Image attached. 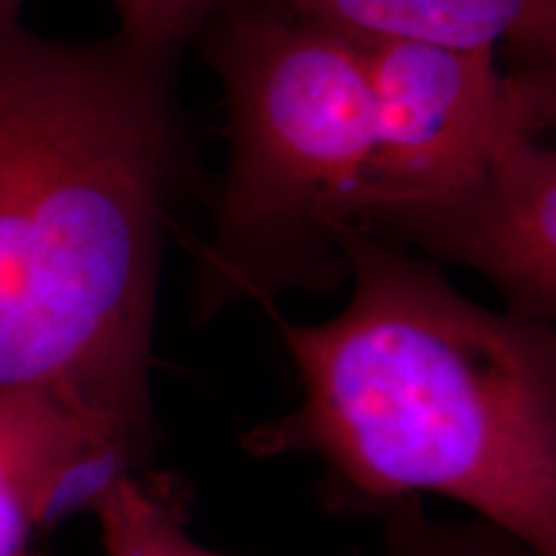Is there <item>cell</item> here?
Returning a JSON list of instances; mask_svg holds the SVG:
<instances>
[{"label":"cell","instance_id":"1","mask_svg":"<svg viewBox=\"0 0 556 556\" xmlns=\"http://www.w3.org/2000/svg\"><path fill=\"white\" fill-rule=\"evenodd\" d=\"M176 62L0 13V389L60 394L150 451L160 270L189 180Z\"/></svg>","mask_w":556,"mask_h":556},{"label":"cell","instance_id":"2","mask_svg":"<svg viewBox=\"0 0 556 556\" xmlns=\"http://www.w3.org/2000/svg\"><path fill=\"white\" fill-rule=\"evenodd\" d=\"M351 296L274 323L302 397L245 430L255 458L312 456L328 510L454 500L556 556L554 323L479 307L430 261L366 232L340 242Z\"/></svg>","mask_w":556,"mask_h":556},{"label":"cell","instance_id":"3","mask_svg":"<svg viewBox=\"0 0 556 556\" xmlns=\"http://www.w3.org/2000/svg\"><path fill=\"white\" fill-rule=\"evenodd\" d=\"M206 60L225 86L232 150L197 248L193 315L348 281L340 242L364 232L371 93L348 37L274 0H227Z\"/></svg>","mask_w":556,"mask_h":556},{"label":"cell","instance_id":"4","mask_svg":"<svg viewBox=\"0 0 556 556\" xmlns=\"http://www.w3.org/2000/svg\"><path fill=\"white\" fill-rule=\"evenodd\" d=\"M351 41L364 62L374 124L364 232L394 208L464 184L513 139L552 127L554 65L500 73L492 50Z\"/></svg>","mask_w":556,"mask_h":556},{"label":"cell","instance_id":"5","mask_svg":"<svg viewBox=\"0 0 556 556\" xmlns=\"http://www.w3.org/2000/svg\"><path fill=\"white\" fill-rule=\"evenodd\" d=\"M366 235L477 270L505 312L554 323L556 155L541 135L513 139L464 184L394 208Z\"/></svg>","mask_w":556,"mask_h":556},{"label":"cell","instance_id":"6","mask_svg":"<svg viewBox=\"0 0 556 556\" xmlns=\"http://www.w3.org/2000/svg\"><path fill=\"white\" fill-rule=\"evenodd\" d=\"M155 451L75 402L41 389H0V556H50L47 539L116 471Z\"/></svg>","mask_w":556,"mask_h":556},{"label":"cell","instance_id":"7","mask_svg":"<svg viewBox=\"0 0 556 556\" xmlns=\"http://www.w3.org/2000/svg\"><path fill=\"white\" fill-rule=\"evenodd\" d=\"M291 16L348 39H413L556 65V0H274Z\"/></svg>","mask_w":556,"mask_h":556},{"label":"cell","instance_id":"8","mask_svg":"<svg viewBox=\"0 0 556 556\" xmlns=\"http://www.w3.org/2000/svg\"><path fill=\"white\" fill-rule=\"evenodd\" d=\"M103 556H232L193 539V490L176 471L122 469L88 500Z\"/></svg>","mask_w":556,"mask_h":556},{"label":"cell","instance_id":"9","mask_svg":"<svg viewBox=\"0 0 556 556\" xmlns=\"http://www.w3.org/2000/svg\"><path fill=\"white\" fill-rule=\"evenodd\" d=\"M374 518L379 520V541L371 556H541L482 518L430 516L420 497L387 505Z\"/></svg>","mask_w":556,"mask_h":556},{"label":"cell","instance_id":"10","mask_svg":"<svg viewBox=\"0 0 556 556\" xmlns=\"http://www.w3.org/2000/svg\"><path fill=\"white\" fill-rule=\"evenodd\" d=\"M24 0H0V13H18ZM119 34L144 50L180 58L227 0H111Z\"/></svg>","mask_w":556,"mask_h":556}]
</instances>
